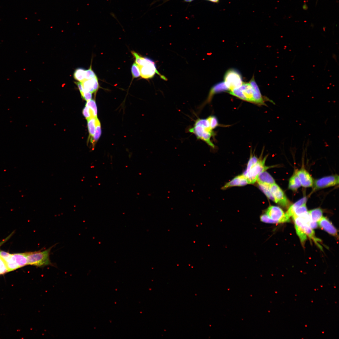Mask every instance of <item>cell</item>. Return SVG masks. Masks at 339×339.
Here are the masks:
<instances>
[{"label":"cell","instance_id":"1f68e13d","mask_svg":"<svg viewBox=\"0 0 339 339\" xmlns=\"http://www.w3.org/2000/svg\"><path fill=\"white\" fill-rule=\"evenodd\" d=\"M207 118L209 121L210 127L212 130L218 126V120L216 116H211Z\"/></svg>","mask_w":339,"mask_h":339},{"label":"cell","instance_id":"74e56055","mask_svg":"<svg viewBox=\"0 0 339 339\" xmlns=\"http://www.w3.org/2000/svg\"><path fill=\"white\" fill-rule=\"evenodd\" d=\"M12 254L3 251H0V257L4 261L11 257Z\"/></svg>","mask_w":339,"mask_h":339},{"label":"cell","instance_id":"277c9868","mask_svg":"<svg viewBox=\"0 0 339 339\" xmlns=\"http://www.w3.org/2000/svg\"><path fill=\"white\" fill-rule=\"evenodd\" d=\"M224 82L229 90L238 88L243 83L240 74L234 69L226 71L224 77Z\"/></svg>","mask_w":339,"mask_h":339},{"label":"cell","instance_id":"7402d4cb","mask_svg":"<svg viewBox=\"0 0 339 339\" xmlns=\"http://www.w3.org/2000/svg\"><path fill=\"white\" fill-rule=\"evenodd\" d=\"M85 70L82 68H76L73 74L74 78L79 82H82L85 80Z\"/></svg>","mask_w":339,"mask_h":339},{"label":"cell","instance_id":"e575fe53","mask_svg":"<svg viewBox=\"0 0 339 339\" xmlns=\"http://www.w3.org/2000/svg\"><path fill=\"white\" fill-rule=\"evenodd\" d=\"M92 93L91 92L86 90L83 89L82 92L80 94L82 98L87 101H88L91 99Z\"/></svg>","mask_w":339,"mask_h":339},{"label":"cell","instance_id":"8fae6325","mask_svg":"<svg viewBox=\"0 0 339 339\" xmlns=\"http://www.w3.org/2000/svg\"><path fill=\"white\" fill-rule=\"evenodd\" d=\"M249 184L246 178L243 175H238L226 184L222 188L225 190L234 186H241Z\"/></svg>","mask_w":339,"mask_h":339},{"label":"cell","instance_id":"7a4b0ae2","mask_svg":"<svg viewBox=\"0 0 339 339\" xmlns=\"http://www.w3.org/2000/svg\"><path fill=\"white\" fill-rule=\"evenodd\" d=\"M53 247L43 250L26 252L28 265L40 267L52 265L50 255Z\"/></svg>","mask_w":339,"mask_h":339},{"label":"cell","instance_id":"8d00e7d4","mask_svg":"<svg viewBox=\"0 0 339 339\" xmlns=\"http://www.w3.org/2000/svg\"><path fill=\"white\" fill-rule=\"evenodd\" d=\"M260 221L263 223H275V222L270 218L265 213L261 215L260 217Z\"/></svg>","mask_w":339,"mask_h":339},{"label":"cell","instance_id":"83f0119b","mask_svg":"<svg viewBox=\"0 0 339 339\" xmlns=\"http://www.w3.org/2000/svg\"><path fill=\"white\" fill-rule=\"evenodd\" d=\"M229 93L231 95L244 100L247 101L246 98L243 94L239 87L229 90Z\"/></svg>","mask_w":339,"mask_h":339},{"label":"cell","instance_id":"ab89813d","mask_svg":"<svg viewBox=\"0 0 339 339\" xmlns=\"http://www.w3.org/2000/svg\"><path fill=\"white\" fill-rule=\"evenodd\" d=\"M12 234H11L10 235H9V236H8L7 238H6L5 239H3L2 241L0 242V247L3 243H4L6 241H7L10 238V237H11V235Z\"/></svg>","mask_w":339,"mask_h":339},{"label":"cell","instance_id":"6da1fadb","mask_svg":"<svg viewBox=\"0 0 339 339\" xmlns=\"http://www.w3.org/2000/svg\"><path fill=\"white\" fill-rule=\"evenodd\" d=\"M188 131L189 132L194 134L197 139L204 141L213 148H215V145L210 139L214 133L210 127L207 118L197 119L193 127L190 128Z\"/></svg>","mask_w":339,"mask_h":339},{"label":"cell","instance_id":"d6986e66","mask_svg":"<svg viewBox=\"0 0 339 339\" xmlns=\"http://www.w3.org/2000/svg\"><path fill=\"white\" fill-rule=\"evenodd\" d=\"M308 212L310 215L311 220L313 222H318L322 217V211L319 208L311 210Z\"/></svg>","mask_w":339,"mask_h":339},{"label":"cell","instance_id":"8992f818","mask_svg":"<svg viewBox=\"0 0 339 339\" xmlns=\"http://www.w3.org/2000/svg\"><path fill=\"white\" fill-rule=\"evenodd\" d=\"M139 66L140 76L143 78L146 79L151 78L157 73L161 78L165 80H167L165 77L159 73L157 69L155 62L150 59L144 65Z\"/></svg>","mask_w":339,"mask_h":339},{"label":"cell","instance_id":"603a6c76","mask_svg":"<svg viewBox=\"0 0 339 339\" xmlns=\"http://www.w3.org/2000/svg\"><path fill=\"white\" fill-rule=\"evenodd\" d=\"M101 134V129L100 122L99 120H98L96 128L95 133L92 137H90V142L92 144L93 147H94L95 143L97 142Z\"/></svg>","mask_w":339,"mask_h":339},{"label":"cell","instance_id":"ffe728a7","mask_svg":"<svg viewBox=\"0 0 339 339\" xmlns=\"http://www.w3.org/2000/svg\"><path fill=\"white\" fill-rule=\"evenodd\" d=\"M307 199L306 197H304L292 205L290 207L286 213V214L290 218L293 215L294 210L298 207L306 204Z\"/></svg>","mask_w":339,"mask_h":339},{"label":"cell","instance_id":"836d02e7","mask_svg":"<svg viewBox=\"0 0 339 339\" xmlns=\"http://www.w3.org/2000/svg\"><path fill=\"white\" fill-rule=\"evenodd\" d=\"M83 114L86 119L94 117L92 110L89 107L86 105L83 110Z\"/></svg>","mask_w":339,"mask_h":339},{"label":"cell","instance_id":"ac0fdd59","mask_svg":"<svg viewBox=\"0 0 339 339\" xmlns=\"http://www.w3.org/2000/svg\"><path fill=\"white\" fill-rule=\"evenodd\" d=\"M301 186L299 179L296 173H295L289 180L288 188L292 190L295 191Z\"/></svg>","mask_w":339,"mask_h":339},{"label":"cell","instance_id":"f546056e","mask_svg":"<svg viewBox=\"0 0 339 339\" xmlns=\"http://www.w3.org/2000/svg\"><path fill=\"white\" fill-rule=\"evenodd\" d=\"M258 159H258L256 156H252L251 154L248 162L246 169L244 173H246L248 172L252 166L256 164L258 161Z\"/></svg>","mask_w":339,"mask_h":339},{"label":"cell","instance_id":"d6a6232c","mask_svg":"<svg viewBox=\"0 0 339 339\" xmlns=\"http://www.w3.org/2000/svg\"><path fill=\"white\" fill-rule=\"evenodd\" d=\"M96 74L92 69L91 65L89 68L85 71V79H89L96 77Z\"/></svg>","mask_w":339,"mask_h":339},{"label":"cell","instance_id":"60d3db41","mask_svg":"<svg viewBox=\"0 0 339 339\" xmlns=\"http://www.w3.org/2000/svg\"><path fill=\"white\" fill-rule=\"evenodd\" d=\"M207 0L209 1H211L212 2H213L216 3H218V2L219 1V0Z\"/></svg>","mask_w":339,"mask_h":339},{"label":"cell","instance_id":"2e32d148","mask_svg":"<svg viewBox=\"0 0 339 339\" xmlns=\"http://www.w3.org/2000/svg\"><path fill=\"white\" fill-rule=\"evenodd\" d=\"M11 257L19 268L28 265L26 252L12 254Z\"/></svg>","mask_w":339,"mask_h":339},{"label":"cell","instance_id":"30bf717a","mask_svg":"<svg viewBox=\"0 0 339 339\" xmlns=\"http://www.w3.org/2000/svg\"><path fill=\"white\" fill-rule=\"evenodd\" d=\"M227 90H229L224 81L214 85L211 88L207 99L202 105V106L203 107L207 103L210 102L214 94Z\"/></svg>","mask_w":339,"mask_h":339},{"label":"cell","instance_id":"f1b7e54d","mask_svg":"<svg viewBox=\"0 0 339 339\" xmlns=\"http://www.w3.org/2000/svg\"><path fill=\"white\" fill-rule=\"evenodd\" d=\"M86 105L89 107L92 110L94 117L97 116V108L95 101L90 100L87 101Z\"/></svg>","mask_w":339,"mask_h":339},{"label":"cell","instance_id":"9a60e30c","mask_svg":"<svg viewBox=\"0 0 339 339\" xmlns=\"http://www.w3.org/2000/svg\"><path fill=\"white\" fill-rule=\"evenodd\" d=\"M246 98L247 101L254 102L251 87L249 83H243L239 87Z\"/></svg>","mask_w":339,"mask_h":339},{"label":"cell","instance_id":"9c48e42d","mask_svg":"<svg viewBox=\"0 0 339 339\" xmlns=\"http://www.w3.org/2000/svg\"><path fill=\"white\" fill-rule=\"evenodd\" d=\"M296 174L300 181L301 185L305 187H310L313 185V179L305 170L301 169L296 171Z\"/></svg>","mask_w":339,"mask_h":339},{"label":"cell","instance_id":"484cf974","mask_svg":"<svg viewBox=\"0 0 339 339\" xmlns=\"http://www.w3.org/2000/svg\"><path fill=\"white\" fill-rule=\"evenodd\" d=\"M131 53L135 58V63L138 66H142L147 61L148 58L143 57L134 51H131Z\"/></svg>","mask_w":339,"mask_h":339},{"label":"cell","instance_id":"ba28073f","mask_svg":"<svg viewBox=\"0 0 339 339\" xmlns=\"http://www.w3.org/2000/svg\"><path fill=\"white\" fill-rule=\"evenodd\" d=\"M339 183V176L334 175L327 176L315 181L314 188L315 189L322 188L336 185Z\"/></svg>","mask_w":339,"mask_h":339},{"label":"cell","instance_id":"52a82bcc","mask_svg":"<svg viewBox=\"0 0 339 339\" xmlns=\"http://www.w3.org/2000/svg\"><path fill=\"white\" fill-rule=\"evenodd\" d=\"M270 188L276 203L283 207L288 206L289 201L284 192L278 185L275 183L270 186Z\"/></svg>","mask_w":339,"mask_h":339},{"label":"cell","instance_id":"b9f144b4","mask_svg":"<svg viewBox=\"0 0 339 339\" xmlns=\"http://www.w3.org/2000/svg\"><path fill=\"white\" fill-rule=\"evenodd\" d=\"M184 0L186 2H191L192 1H193L194 0Z\"/></svg>","mask_w":339,"mask_h":339},{"label":"cell","instance_id":"4dcf8cb0","mask_svg":"<svg viewBox=\"0 0 339 339\" xmlns=\"http://www.w3.org/2000/svg\"><path fill=\"white\" fill-rule=\"evenodd\" d=\"M131 72L133 78H138L140 76L139 66L135 62L133 63L132 66Z\"/></svg>","mask_w":339,"mask_h":339},{"label":"cell","instance_id":"5bb4252c","mask_svg":"<svg viewBox=\"0 0 339 339\" xmlns=\"http://www.w3.org/2000/svg\"><path fill=\"white\" fill-rule=\"evenodd\" d=\"M256 181L258 184H263L270 186L275 183L273 178L266 171L262 172L259 175Z\"/></svg>","mask_w":339,"mask_h":339},{"label":"cell","instance_id":"d4e9b609","mask_svg":"<svg viewBox=\"0 0 339 339\" xmlns=\"http://www.w3.org/2000/svg\"><path fill=\"white\" fill-rule=\"evenodd\" d=\"M81 82L83 88L84 89L89 91L92 93L94 92L93 83L91 78L89 79H85Z\"/></svg>","mask_w":339,"mask_h":339},{"label":"cell","instance_id":"4fadbf2b","mask_svg":"<svg viewBox=\"0 0 339 339\" xmlns=\"http://www.w3.org/2000/svg\"><path fill=\"white\" fill-rule=\"evenodd\" d=\"M320 227L333 236L337 235V230L332 223L326 218L323 217L318 222Z\"/></svg>","mask_w":339,"mask_h":339},{"label":"cell","instance_id":"e0dca14e","mask_svg":"<svg viewBox=\"0 0 339 339\" xmlns=\"http://www.w3.org/2000/svg\"><path fill=\"white\" fill-rule=\"evenodd\" d=\"M87 120L89 136L91 137L95 133L96 123L98 119L96 116L91 117Z\"/></svg>","mask_w":339,"mask_h":339},{"label":"cell","instance_id":"cb8c5ba5","mask_svg":"<svg viewBox=\"0 0 339 339\" xmlns=\"http://www.w3.org/2000/svg\"><path fill=\"white\" fill-rule=\"evenodd\" d=\"M308 212L306 204H305L296 208L293 210L292 217L301 216L306 214Z\"/></svg>","mask_w":339,"mask_h":339},{"label":"cell","instance_id":"f35d334b","mask_svg":"<svg viewBox=\"0 0 339 339\" xmlns=\"http://www.w3.org/2000/svg\"><path fill=\"white\" fill-rule=\"evenodd\" d=\"M93 83L94 89V92H96L98 89L99 87V84L98 82V78L97 76L91 78Z\"/></svg>","mask_w":339,"mask_h":339},{"label":"cell","instance_id":"44dd1931","mask_svg":"<svg viewBox=\"0 0 339 339\" xmlns=\"http://www.w3.org/2000/svg\"><path fill=\"white\" fill-rule=\"evenodd\" d=\"M258 186L259 189L264 193L267 198L275 202V199L270 190V186L263 184L258 183Z\"/></svg>","mask_w":339,"mask_h":339},{"label":"cell","instance_id":"3957f363","mask_svg":"<svg viewBox=\"0 0 339 339\" xmlns=\"http://www.w3.org/2000/svg\"><path fill=\"white\" fill-rule=\"evenodd\" d=\"M266 159V156L263 159L261 158L259 159L256 164L248 172H244L243 175L246 178L249 184L254 183L256 181L259 175L269 169V167L265 165Z\"/></svg>","mask_w":339,"mask_h":339},{"label":"cell","instance_id":"7c38bea8","mask_svg":"<svg viewBox=\"0 0 339 339\" xmlns=\"http://www.w3.org/2000/svg\"><path fill=\"white\" fill-rule=\"evenodd\" d=\"M252 88L254 103L260 105H265L264 100L259 88L253 76L249 82Z\"/></svg>","mask_w":339,"mask_h":339},{"label":"cell","instance_id":"4316f807","mask_svg":"<svg viewBox=\"0 0 339 339\" xmlns=\"http://www.w3.org/2000/svg\"><path fill=\"white\" fill-rule=\"evenodd\" d=\"M4 261L6 264L8 272L12 271L19 268V267L17 264L12 259L11 256L9 259Z\"/></svg>","mask_w":339,"mask_h":339},{"label":"cell","instance_id":"d590c367","mask_svg":"<svg viewBox=\"0 0 339 339\" xmlns=\"http://www.w3.org/2000/svg\"><path fill=\"white\" fill-rule=\"evenodd\" d=\"M8 270L4 261L0 257V275L4 274Z\"/></svg>","mask_w":339,"mask_h":339},{"label":"cell","instance_id":"5b68a950","mask_svg":"<svg viewBox=\"0 0 339 339\" xmlns=\"http://www.w3.org/2000/svg\"><path fill=\"white\" fill-rule=\"evenodd\" d=\"M265 214L275 223L288 222L290 221V217L284 213L280 207L274 206H269L266 211Z\"/></svg>","mask_w":339,"mask_h":339}]
</instances>
